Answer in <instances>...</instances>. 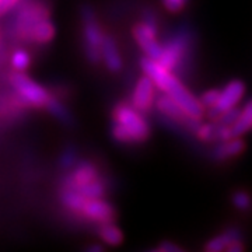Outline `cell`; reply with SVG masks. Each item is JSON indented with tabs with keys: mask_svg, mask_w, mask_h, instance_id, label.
<instances>
[{
	"mask_svg": "<svg viewBox=\"0 0 252 252\" xmlns=\"http://www.w3.org/2000/svg\"><path fill=\"white\" fill-rule=\"evenodd\" d=\"M162 51L157 62L164 69L184 76L190 66V55L193 51V32L189 27H180L162 44Z\"/></svg>",
	"mask_w": 252,
	"mask_h": 252,
	"instance_id": "obj_1",
	"label": "cell"
},
{
	"mask_svg": "<svg viewBox=\"0 0 252 252\" xmlns=\"http://www.w3.org/2000/svg\"><path fill=\"white\" fill-rule=\"evenodd\" d=\"M11 11L13 16L10 17L6 30L11 39L21 42H30L32 27L51 16V9L45 0H20Z\"/></svg>",
	"mask_w": 252,
	"mask_h": 252,
	"instance_id": "obj_2",
	"label": "cell"
},
{
	"mask_svg": "<svg viewBox=\"0 0 252 252\" xmlns=\"http://www.w3.org/2000/svg\"><path fill=\"white\" fill-rule=\"evenodd\" d=\"M81 23H83V48L87 61L93 64H98L102 61L101 45L104 32L99 27L95 11L90 4H83L80 7Z\"/></svg>",
	"mask_w": 252,
	"mask_h": 252,
	"instance_id": "obj_3",
	"label": "cell"
},
{
	"mask_svg": "<svg viewBox=\"0 0 252 252\" xmlns=\"http://www.w3.org/2000/svg\"><path fill=\"white\" fill-rule=\"evenodd\" d=\"M114 121L125 129L132 137L133 144L143 143L150 136V125L142 117V112L127 104H118L112 111Z\"/></svg>",
	"mask_w": 252,
	"mask_h": 252,
	"instance_id": "obj_4",
	"label": "cell"
},
{
	"mask_svg": "<svg viewBox=\"0 0 252 252\" xmlns=\"http://www.w3.org/2000/svg\"><path fill=\"white\" fill-rule=\"evenodd\" d=\"M10 83L16 89L17 94L27 102L30 107L42 108L45 107L49 93L41 84L31 80L27 74L23 72H14L10 76Z\"/></svg>",
	"mask_w": 252,
	"mask_h": 252,
	"instance_id": "obj_5",
	"label": "cell"
},
{
	"mask_svg": "<svg viewBox=\"0 0 252 252\" xmlns=\"http://www.w3.org/2000/svg\"><path fill=\"white\" fill-rule=\"evenodd\" d=\"M245 94V84L241 80H231L225 84L223 90L219 93V98L216 104L209 108V118L215 119V118L221 114L225 109H230L235 107Z\"/></svg>",
	"mask_w": 252,
	"mask_h": 252,
	"instance_id": "obj_6",
	"label": "cell"
},
{
	"mask_svg": "<svg viewBox=\"0 0 252 252\" xmlns=\"http://www.w3.org/2000/svg\"><path fill=\"white\" fill-rule=\"evenodd\" d=\"M157 31L150 26L144 24L143 21L137 23L133 27V36H135L137 45L142 48L147 58H152L154 61H158L160 55H161L162 46L161 44L157 42Z\"/></svg>",
	"mask_w": 252,
	"mask_h": 252,
	"instance_id": "obj_7",
	"label": "cell"
},
{
	"mask_svg": "<svg viewBox=\"0 0 252 252\" xmlns=\"http://www.w3.org/2000/svg\"><path fill=\"white\" fill-rule=\"evenodd\" d=\"M73 171L67 174L62 181V188L79 189L81 185L89 184L91 181L98 178V170L97 167L90 161L79 160L73 165Z\"/></svg>",
	"mask_w": 252,
	"mask_h": 252,
	"instance_id": "obj_8",
	"label": "cell"
},
{
	"mask_svg": "<svg viewBox=\"0 0 252 252\" xmlns=\"http://www.w3.org/2000/svg\"><path fill=\"white\" fill-rule=\"evenodd\" d=\"M156 102V86L150 77L144 74L136 84L132 95V107L140 112H149Z\"/></svg>",
	"mask_w": 252,
	"mask_h": 252,
	"instance_id": "obj_9",
	"label": "cell"
},
{
	"mask_svg": "<svg viewBox=\"0 0 252 252\" xmlns=\"http://www.w3.org/2000/svg\"><path fill=\"white\" fill-rule=\"evenodd\" d=\"M80 213H83L86 217H89L93 221H99V223L112 221L115 217L114 207L101 198L87 199Z\"/></svg>",
	"mask_w": 252,
	"mask_h": 252,
	"instance_id": "obj_10",
	"label": "cell"
},
{
	"mask_svg": "<svg viewBox=\"0 0 252 252\" xmlns=\"http://www.w3.org/2000/svg\"><path fill=\"white\" fill-rule=\"evenodd\" d=\"M244 150H245V142L241 139V136L231 137L223 142H219V144L213 147L212 158L215 161H227L240 156Z\"/></svg>",
	"mask_w": 252,
	"mask_h": 252,
	"instance_id": "obj_11",
	"label": "cell"
},
{
	"mask_svg": "<svg viewBox=\"0 0 252 252\" xmlns=\"http://www.w3.org/2000/svg\"><path fill=\"white\" fill-rule=\"evenodd\" d=\"M101 56H102V61L108 67L109 72H121L124 62H122V58L119 54L117 42L112 36L104 35L102 45H101Z\"/></svg>",
	"mask_w": 252,
	"mask_h": 252,
	"instance_id": "obj_12",
	"label": "cell"
},
{
	"mask_svg": "<svg viewBox=\"0 0 252 252\" xmlns=\"http://www.w3.org/2000/svg\"><path fill=\"white\" fill-rule=\"evenodd\" d=\"M45 108L64 126H67V127H74L76 126V119L72 115V112L63 105V102L58 97L49 94L48 101L45 104Z\"/></svg>",
	"mask_w": 252,
	"mask_h": 252,
	"instance_id": "obj_13",
	"label": "cell"
},
{
	"mask_svg": "<svg viewBox=\"0 0 252 252\" xmlns=\"http://www.w3.org/2000/svg\"><path fill=\"white\" fill-rule=\"evenodd\" d=\"M55 36V26L51 21V18H45L39 23H36L35 26L31 30L30 34V44H38V45H45L48 42H51Z\"/></svg>",
	"mask_w": 252,
	"mask_h": 252,
	"instance_id": "obj_14",
	"label": "cell"
},
{
	"mask_svg": "<svg viewBox=\"0 0 252 252\" xmlns=\"http://www.w3.org/2000/svg\"><path fill=\"white\" fill-rule=\"evenodd\" d=\"M240 238H243L241 231H240L237 227H230V228H227L225 231H223L221 234L210 238V240L207 241L205 250H206L207 252L224 251L225 247H227L228 244L231 243V241H234V240H240Z\"/></svg>",
	"mask_w": 252,
	"mask_h": 252,
	"instance_id": "obj_15",
	"label": "cell"
},
{
	"mask_svg": "<svg viewBox=\"0 0 252 252\" xmlns=\"http://www.w3.org/2000/svg\"><path fill=\"white\" fill-rule=\"evenodd\" d=\"M233 137L245 135L247 132L252 130V98L247 101L243 109H240V115L233 125L230 126Z\"/></svg>",
	"mask_w": 252,
	"mask_h": 252,
	"instance_id": "obj_16",
	"label": "cell"
},
{
	"mask_svg": "<svg viewBox=\"0 0 252 252\" xmlns=\"http://www.w3.org/2000/svg\"><path fill=\"white\" fill-rule=\"evenodd\" d=\"M59 199H61V203L66 209L72 210L79 213L81 212V209L84 206L87 198H84L77 189H67V188H61L59 192Z\"/></svg>",
	"mask_w": 252,
	"mask_h": 252,
	"instance_id": "obj_17",
	"label": "cell"
},
{
	"mask_svg": "<svg viewBox=\"0 0 252 252\" xmlns=\"http://www.w3.org/2000/svg\"><path fill=\"white\" fill-rule=\"evenodd\" d=\"M101 240L108 245L117 247L124 241V234L122 231L118 228L117 225L112 224V221H107V223H101L98 231Z\"/></svg>",
	"mask_w": 252,
	"mask_h": 252,
	"instance_id": "obj_18",
	"label": "cell"
},
{
	"mask_svg": "<svg viewBox=\"0 0 252 252\" xmlns=\"http://www.w3.org/2000/svg\"><path fill=\"white\" fill-rule=\"evenodd\" d=\"M77 190L80 192L84 198H87V199L102 198V196H104V193H105V185H104V182L99 180V178H97V180L91 181V182H89V184L81 185L80 188L77 189Z\"/></svg>",
	"mask_w": 252,
	"mask_h": 252,
	"instance_id": "obj_19",
	"label": "cell"
},
{
	"mask_svg": "<svg viewBox=\"0 0 252 252\" xmlns=\"http://www.w3.org/2000/svg\"><path fill=\"white\" fill-rule=\"evenodd\" d=\"M77 161H79L77 149H76L73 144H69V146L63 150V153L61 154V157H59V167H61L62 170H72L73 165Z\"/></svg>",
	"mask_w": 252,
	"mask_h": 252,
	"instance_id": "obj_20",
	"label": "cell"
},
{
	"mask_svg": "<svg viewBox=\"0 0 252 252\" xmlns=\"http://www.w3.org/2000/svg\"><path fill=\"white\" fill-rule=\"evenodd\" d=\"M231 202L238 210L248 212L252 209V196L244 189H238L231 195Z\"/></svg>",
	"mask_w": 252,
	"mask_h": 252,
	"instance_id": "obj_21",
	"label": "cell"
},
{
	"mask_svg": "<svg viewBox=\"0 0 252 252\" xmlns=\"http://www.w3.org/2000/svg\"><path fill=\"white\" fill-rule=\"evenodd\" d=\"M30 63H31L30 54H28L27 51H24V49H17L14 54L11 55V64L18 72L26 70L30 66Z\"/></svg>",
	"mask_w": 252,
	"mask_h": 252,
	"instance_id": "obj_22",
	"label": "cell"
},
{
	"mask_svg": "<svg viewBox=\"0 0 252 252\" xmlns=\"http://www.w3.org/2000/svg\"><path fill=\"white\" fill-rule=\"evenodd\" d=\"M111 133H112V137L117 140L118 143L133 144V140H132V137L129 136V133H127L125 129L119 125L118 122H115V121H114L112 127H111Z\"/></svg>",
	"mask_w": 252,
	"mask_h": 252,
	"instance_id": "obj_23",
	"label": "cell"
},
{
	"mask_svg": "<svg viewBox=\"0 0 252 252\" xmlns=\"http://www.w3.org/2000/svg\"><path fill=\"white\" fill-rule=\"evenodd\" d=\"M213 135H215L213 124H207V125L200 124L198 129H196V132H195V136L202 142H213Z\"/></svg>",
	"mask_w": 252,
	"mask_h": 252,
	"instance_id": "obj_24",
	"label": "cell"
},
{
	"mask_svg": "<svg viewBox=\"0 0 252 252\" xmlns=\"http://www.w3.org/2000/svg\"><path fill=\"white\" fill-rule=\"evenodd\" d=\"M219 93H220V90H207L205 91L202 95H200V98H199V101H200V104L203 105V108H212L215 104H216L217 98H219Z\"/></svg>",
	"mask_w": 252,
	"mask_h": 252,
	"instance_id": "obj_25",
	"label": "cell"
},
{
	"mask_svg": "<svg viewBox=\"0 0 252 252\" xmlns=\"http://www.w3.org/2000/svg\"><path fill=\"white\" fill-rule=\"evenodd\" d=\"M164 7L171 13H180L187 7L189 0H161Z\"/></svg>",
	"mask_w": 252,
	"mask_h": 252,
	"instance_id": "obj_26",
	"label": "cell"
},
{
	"mask_svg": "<svg viewBox=\"0 0 252 252\" xmlns=\"http://www.w3.org/2000/svg\"><path fill=\"white\" fill-rule=\"evenodd\" d=\"M142 21L144 24L150 26L154 30H158V21H157V16H156V11L153 9H144L143 14H142Z\"/></svg>",
	"mask_w": 252,
	"mask_h": 252,
	"instance_id": "obj_27",
	"label": "cell"
},
{
	"mask_svg": "<svg viewBox=\"0 0 252 252\" xmlns=\"http://www.w3.org/2000/svg\"><path fill=\"white\" fill-rule=\"evenodd\" d=\"M154 251L157 252H182L184 248H181L180 245L174 244L172 241H162L157 248H154Z\"/></svg>",
	"mask_w": 252,
	"mask_h": 252,
	"instance_id": "obj_28",
	"label": "cell"
},
{
	"mask_svg": "<svg viewBox=\"0 0 252 252\" xmlns=\"http://www.w3.org/2000/svg\"><path fill=\"white\" fill-rule=\"evenodd\" d=\"M20 3V0H0V16L10 13Z\"/></svg>",
	"mask_w": 252,
	"mask_h": 252,
	"instance_id": "obj_29",
	"label": "cell"
},
{
	"mask_svg": "<svg viewBox=\"0 0 252 252\" xmlns=\"http://www.w3.org/2000/svg\"><path fill=\"white\" fill-rule=\"evenodd\" d=\"M245 250V244H244V238L240 240H234L225 247V251L228 252H241Z\"/></svg>",
	"mask_w": 252,
	"mask_h": 252,
	"instance_id": "obj_30",
	"label": "cell"
},
{
	"mask_svg": "<svg viewBox=\"0 0 252 252\" xmlns=\"http://www.w3.org/2000/svg\"><path fill=\"white\" fill-rule=\"evenodd\" d=\"M89 252H101L104 250V247L102 245H99V244H95V245H90V247H87L86 248Z\"/></svg>",
	"mask_w": 252,
	"mask_h": 252,
	"instance_id": "obj_31",
	"label": "cell"
}]
</instances>
